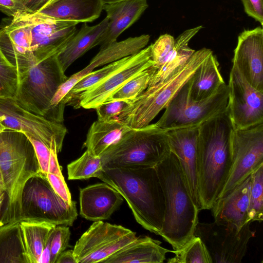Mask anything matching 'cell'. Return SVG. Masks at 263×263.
Listing matches in <instances>:
<instances>
[{"label":"cell","instance_id":"6da1fadb","mask_svg":"<svg viewBox=\"0 0 263 263\" xmlns=\"http://www.w3.org/2000/svg\"><path fill=\"white\" fill-rule=\"evenodd\" d=\"M233 129L227 110L198 127L197 162L201 210L212 208L228 179Z\"/></svg>","mask_w":263,"mask_h":263},{"label":"cell","instance_id":"7a4b0ae2","mask_svg":"<svg viewBox=\"0 0 263 263\" xmlns=\"http://www.w3.org/2000/svg\"><path fill=\"white\" fill-rule=\"evenodd\" d=\"M96 178L121 194L139 224L159 235L164 217L165 200L155 167H103Z\"/></svg>","mask_w":263,"mask_h":263},{"label":"cell","instance_id":"3957f363","mask_svg":"<svg viewBox=\"0 0 263 263\" xmlns=\"http://www.w3.org/2000/svg\"><path fill=\"white\" fill-rule=\"evenodd\" d=\"M155 168L165 200L164 220L159 235L177 250L194 235L199 210L191 197L174 153L171 152Z\"/></svg>","mask_w":263,"mask_h":263},{"label":"cell","instance_id":"277c9868","mask_svg":"<svg viewBox=\"0 0 263 263\" xmlns=\"http://www.w3.org/2000/svg\"><path fill=\"white\" fill-rule=\"evenodd\" d=\"M40 172L34 147L22 132H0L1 189L5 193L1 220L5 224L21 221V199L27 181Z\"/></svg>","mask_w":263,"mask_h":263},{"label":"cell","instance_id":"5b68a950","mask_svg":"<svg viewBox=\"0 0 263 263\" xmlns=\"http://www.w3.org/2000/svg\"><path fill=\"white\" fill-rule=\"evenodd\" d=\"M213 53L208 48L195 51L187 61L166 79L156 85L147 88L129 104L117 117L130 128L145 127L165 108L196 70Z\"/></svg>","mask_w":263,"mask_h":263},{"label":"cell","instance_id":"8992f818","mask_svg":"<svg viewBox=\"0 0 263 263\" xmlns=\"http://www.w3.org/2000/svg\"><path fill=\"white\" fill-rule=\"evenodd\" d=\"M170 153L166 131L153 123L130 128L100 158L103 167H155Z\"/></svg>","mask_w":263,"mask_h":263},{"label":"cell","instance_id":"52a82bcc","mask_svg":"<svg viewBox=\"0 0 263 263\" xmlns=\"http://www.w3.org/2000/svg\"><path fill=\"white\" fill-rule=\"evenodd\" d=\"M68 79L58 55L51 56L20 76L13 99L23 108L45 118L57 90Z\"/></svg>","mask_w":263,"mask_h":263},{"label":"cell","instance_id":"ba28073f","mask_svg":"<svg viewBox=\"0 0 263 263\" xmlns=\"http://www.w3.org/2000/svg\"><path fill=\"white\" fill-rule=\"evenodd\" d=\"M228 98V86L224 83L209 98L194 100L190 97L186 82L155 124L166 131L199 127L206 121L227 111Z\"/></svg>","mask_w":263,"mask_h":263},{"label":"cell","instance_id":"9c48e42d","mask_svg":"<svg viewBox=\"0 0 263 263\" xmlns=\"http://www.w3.org/2000/svg\"><path fill=\"white\" fill-rule=\"evenodd\" d=\"M74 201L69 204L54 192L47 177L39 172L25 184L22 195V220L72 226L78 217Z\"/></svg>","mask_w":263,"mask_h":263},{"label":"cell","instance_id":"30bf717a","mask_svg":"<svg viewBox=\"0 0 263 263\" xmlns=\"http://www.w3.org/2000/svg\"><path fill=\"white\" fill-rule=\"evenodd\" d=\"M252 222L240 230L229 224L200 223L194 235L200 238L211 257L212 263H239L245 256L250 240L255 232L250 229Z\"/></svg>","mask_w":263,"mask_h":263},{"label":"cell","instance_id":"8fae6325","mask_svg":"<svg viewBox=\"0 0 263 263\" xmlns=\"http://www.w3.org/2000/svg\"><path fill=\"white\" fill-rule=\"evenodd\" d=\"M137 238L135 232L122 226L96 221L76 242L73 255L77 263H103Z\"/></svg>","mask_w":263,"mask_h":263},{"label":"cell","instance_id":"7c38bea8","mask_svg":"<svg viewBox=\"0 0 263 263\" xmlns=\"http://www.w3.org/2000/svg\"><path fill=\"white\" fill-rule=\"evenodd\" d=\"M231 160L228 179L218 198L226 195L263 165V123L245 129H233Z\"/></svg>","mask_w":263,"mask_h":263},{"label":"cell","instance_id":"4fadbf2b","mask_svg":"<svg viewBox=\"0 0 263 263\" xmlns=\"http://www.w3.org/2000/svg\"><path fill=\"white\" fill-rule=\"evenodd\" d=\"M0 123L5 129L29 135L50 148L55 143L58 153L62 150L67 132L63 123L29 112L20 106L13 98L0 99Z\"/></svg>","mask_w":263,"mask_h":263},{"label":"cell","instance_id":"5bb4252c","mask_svg":"<svg viewBox=\"0 0 263 263\" xmlns=\"http://www.w3.org/2000/svg\"><path fill=\"white\" fill-rule=\"evenodd\" d=\"M227 113L234 129L263 123V91L252 86L233 64L228 84Z\"/></svg>","mask_w":263,"mask_h":263},{"label":"cell","instance_id":"9a60e30c","mask_svg":"<svg viewBox=\"0 0 263 263\" xmlns=\"http://www.w3.org/2000/svg\"><path fill=\"white\" fill-rule=\"evenodd\" d=\"M31 34V48L36 63L59 55L77 31L78 23L55 19L37 12L24 13Z\"/></svg>","mask_w":263,"mask_h":263},{"label":"cell","instance_id":"2e32d148","mask_svg":"<svg viewBox=\"0 0 263 263\" xmlns=\"http://www.w3.org/2000/svg\"><path fill=\"white\" fill-rule=\"evenodd\" d=\"M151 45L134 55L133 59L122 68L81 93L72 106L95 109L109 101L113 95L128 81L153 66Z\"/></svg>","mask_w":263,"mask_h":263},{"label":"cell","instance_id":"e0dca14e","mask_svg":"<svg viewBox=\"0 0 263 263\" xmlns=\"http://www.w3.org/2000/svg\"><path fill=\"white\" fill-rule=\"evenodd\" d=\"M20 12L0 29V50L17 69L19 77L34 66L36 60L31 48V34L24 13Z\"/></svg>","mask_w":263,"mask_h":263},{"label":"cell","instance_id":"ac0fdd59","mask_svg":"<svg viewBox=\"0 0 263 263\" xmlns=\"http://www.w3.org/2000/svg\"><path fill=\"white\" fill-rule=\"evenodd\" d=\"M171 152L177 157L191 197L201 210L197 162L198 127L166 131Z\"/></svg>","mask_w":263,"mask_h":263},{"label":"cell","instance_id":"d6986e66","mask_svg":"<svg viewBox=\"0 0 263 263\" xmlns=\"http://www.w3.org/2000/svg\"><path fill=\"white\" fill-rule=\"evenodd\" d=\"M247 81L263 91V29L245 30L238 37L232 59Z\"/></svg>","mask_w":263,"mask_h":263},{"label":"cell","instance_id":"ffe728a7","mask_svg":"<svg viewBox=\"0 0 263 263\" xmlns=\"http://www.w3.org/2000/svg\"><path fill=\"white\" fill-rule=\"evenodd\" d=\"M80 214L87 220H106L123 201L121 194L105 182L98 183L80 189Z\"/></svg>","mask_w":263,"mask_h":263},{"label":"cell","instance_id":"44dd1931","mask_svg":"<svg viewBox=\"0 0 263 263\" xmlns=\"http://www.w3.org/2000/svg\"><path fill=\"white\" fill-rule=\"evenodd\" d=\"M149 39L150 36L148 34L130 37L122 41L114 42L100 49L86 67L68 77L59 87V92L66 96L82 78L92 72L95 68L138 53L146 47Z\"/></svg>","mask_w":263,"mask_h":263},{"label":"cell","instance_id":"7402d4cb","mask_svg":"<svg viewBox=\"0 0 263 263\" xmlns=\"http://www.w3.org/2000/svg\"><path fill=\"white\" fill-rule=\"evenodd\" d=\"M251 184L250 175L226 195L216 200L211 209L215 222L231 224L239 230L251 222L248 209Z\"/></svg>","mask_w":263,"mask_h":263},{"label":"cell","instance_id":"603a6c76","mask_svg":"<svg viewBox=\"0 0 263 263\" xmlns=\"http://www.w3.org/2000/svg\"><path fill=\"white\" fill-rule=\"evenodd\" d=\"M148 7L147 0H124L104 4L108 20L107 28L100 39V49L117 41L119 36L135 23Z\"/></svg>","mask_w":263,"mask_h":263},{"label":"cell","instance_id":"cb8c5ba5","mask_svg":"<svg viewBox=\"0 0 263 263\" xmlns=\"http://www.w3.org/2000/svg\"><path fill=\"white\" fill-rule=\"evenodd\" d=\"M103 5L102 0H55L36 12L62 21L92 22L100 16Z\"/></svg>","mask_w":263,"mask_h":263},{"label":"cell","instance_id":"d4e9b609","mask_svg":"<svg viewBox=\"0 0 263 263\" xmlns=\"http://www.w3.org/2000/svg\"><path fill=\"white\" fill-rule=\"evenodd\" d=\"M147 236H139L105 259L103 263H162L172 251Z\"/></svg>","mask_w":263,"mask_h":263},{"label":"cell","instance_id":"484cf974","mask_svg":"<svg viewBox=\"0 0 263 263\" xmlns=\"http://www.w3.org/2000/svg\"><path fill=\"white\" fill-rule=\"evenodd\" d=\"M108 24L107 17L99 24L90 26L86 23L68 42L65 48L58 55V59L65 71L78 58L89 50L99 45Z\"/></svg>","mask_w":263,"mask_h":263},{"label":"cell","instance_id":"4316f807","mask_svg":"<svg viewBox=\"0 0 263 263\" xmlns=\"http://www.w3.org/2000/svg\"><path fill=\"white\" fill-rule=\"evenodd\" d=\"M187 83L190 97L195 101L209 98L225 83L213 53L203 62Z\"/></svg>","mask_w":263,"mask_h":263},{"label":"cell","instance_id":"83f0119b","mask_svg":"<svg viewBox=\"0 0 263 263\" xmlns=\"http://www.w3.org/2000/svg\"><path fill=\"white\" fill-rule=\"evenodd\" d=\"M130 128L117 118L108 121L97 119L89 127L83 146L91 154L100 157Z\"/></svg>","mask_w":263,"mask_h":263},{"label":"cell","instance_id":"f1b7e54d","mask_svg":"<svg viewBox=\"0 0 263 263\" xmlns=\"http://www.w3.org/2000/svg\"><path fill=\"white\" fill-rule=\"evenodd\" d=\"M202 28V26L187 29L175 39V45L170 55L162 67L151 77L147 88L161 82L181 67L195 52L188 45L191 39Z\"/></svg>","mask_w":263,"mask_h":263},{"label":"cell","instance_id":"f546056e","mask_svg":"<svg viewBox=\"0 0 263 263\" xmlns=\"http://www.w3.org/2000/svg\"><path fill=\"white\" fill-rule=\"evenodd\" d=\"M0 263H29L20 221L10 222L0 227Z\"/></svg>","mask_w":263,"mask_h":263},{"label":"cell","instance_id":"4dcf8cb0","mask_svg":"<svg viewBox=\"0 0 263 263\" xmlns=\"http://www.w3.org/2000/svg\"><path fill=\"white\" fill-rule=\"evenodd\" d=\"M55 226L45 221H20L23 239L29 263H39L47 239Z\"/></svg>","mask_w":263,"mask_h":263},{"label":"cell","instance_id":"1f68e13d","mask_svg":"<svg viewBox=\"0 0 263 263\" xmlns=\"http://www.w3.org/2000/svg\"><path fill=\"white\" fill-rule=\"evenodd\" d=\"M134 54L108 64L103 68L96 71H92L84 76L65 96L63 99L62 104L64 106H72L76 99L81 93L128 63L133 59Z\"/></svg>","mask_w":263,"mask_h":263},{"label":"cell","instance_id":"d6a6232c","mask_svg":"<svg viewBox=\"0 0 263 263\" xmlns=\"http://www.w3.org/2000/svg\"><path fill=\"white\" fill-rule=\"evenodd\" d=\"M175 256L169 258V263H212L211 257L203 242L194 235L178 249L172 251Z\"/></svg>","mask_w":263,"mask_h":263},{"label":"cell","instance_id":"836d02e7","mask_svg":"<svg viewBox=\"0 0 263 263\" xmlns=\"http://www.w3.org/2000/svg\"><path fill=\"white\" fill-rule=\"evenodd\" d=\"M69 180L87 179L96 177L103 169L100 157L86 151L78 159L67 165Z\"/></svg>","mask_w":263,"mask_h":263},{"label":"cell","instance_id":"e575fe53","mask_svg":"<svg viewBox=\"0 0 263 263\" xmlns=\"http://www.w3.org/2000/svg\"><path fill=\"white\" fill-rule=\"evenodd\" d=\"M156 70L152 66L144 70L119 88L110 100H132L137 98L148 87L149 80Z\"/></svg>","mask_w":263,"mask_h":263},{"label":"cell","instance_id":"d590c367","mask_svg":"<svg viewBox=\"0 0 263 263\" xmlns=\"http://www.w3.org/2000/svg\"><path fill=\"white\" fill-rule=\"evenodd\" d=\"M248 217L251 222L263 219V165L252 174Z\"/></svg>","mask_w":263,"mask_h":263},{"label":"cell","instance_id":"8d00e7d4","mask_svg":"<svg viewBox=\"0 0 263 263\" xmlns=\"http://www.w3.org/2000/svg\"><path fill=\"white\" fill-rule=\"evenodd\" d=\"M18 84L17 69L7 60L0 50V99L14 98Z\"/></svg>","mask_w":263,"mask_h":263},{"label":"cell","instance_id":"74e56055","mask_svg":"<svg viewBox=\"0 0 263 263\" xmlns=\"http://www.w3.org/2000/svg\"><path fill=\"white\" fill-rule=\"evenodd\" d=\"M174 45V37L168 34L160 35L151 44V59L154 63L153 67L158 69L163 66L172 53Z\"/></svg>","mask_w":263,"mask_h":263},{"label":"cell","instance_id":"f35d334b","mask_svg":"<svg viewBox=\"0 0 263 263\" xmlns=\"http://www.w3.org/2000/svg\"><path fill=\"white\" fill-rule=\"evenodd\" d=\"M69 228L67 226H56L52 231L50 263H55L60 254L66 250L70 237Z\"/></svg>","mask_w":263,"mask_h":263},{"label":"cell","instance_id":"ab89813d","mask_svg":"<svg viewBox=\"0 0 263 263\" xmlns=\"http://www.w3.org/2000/svg\"><path fill=\"white\" fill-rule=\"evenodd\" d=\"M129 103L130 100H110L102 103L95 108L98 120L108 121L117 118Z\"/></svg>","mask_w":263,"mask_h":263},{"label":"cell","instance_id":"60d3db41","mask_svg":"<svg viewBox=\"0 0 263 263\" xmlns=\"http://www.w3.org/2000/svg\"><path fill=\"white\" fill-rule=\"evenodd\" d=\"M25 135L34 147L39 163L40 172L46 176L48 171L50 148L41 141L29 135Z\"/></svg>","mask_w":263,"mask_h":263},{"label":"cell","instance_id":"b9f144b4","mask_svg":"<svg viewBox=\"0 0 263 263\" xmlns=\"http://www.w3.org/2000/svg\"><path fill=\"white\" fill-rule=\"evenodd\" d=\"M46 177L55 193L64 201L70 204L73 200L64 176L48 173Z\"/></svg>","mask_w":263,"mask_h":263},{"label":"cell","instance_id":"7bdbcfd3","mask_svg":"<svg viewBox=\"0 0 263 263\" xmlns=\"http://www.w3.org/2000/svg\"><path fill=\"white\" fill-rule=\"evenodd\" d=\"M245 12L263 25V0H241Z\"/></svg>","mask_w":263,"mask_h":263},{"label":"cell","instance_id":"ee69618b","mask_svg":"<svg viewBox=\"0 0 263 263\" xmlns=\"http://www.w3.org/2000/svg\"><path fill=\"white\" fill-rule=\"evenodd\" d=\"M0 11L12 18L20 12H30L21 0H0Z\"/></svg>","mask_w":263,"mask_h":263},{"label":"cell","instance_id":"f6af8a7d","mask_svg":"<svg viewBox=\"0 0 263 263\" xmlns=\"http://www.w3.org/2000/svg\"><path fill=\"white\" fill-rule=\"evenodd\" d=\"M57 154V144L54 143L50 147L48 173L62 176L63 175L61 167L58 162Z\"/></svg>","mask_w":263,"mask_h":263},{"label":"cell","instance_id":"bcb514c9","mask_svg":"<svg viewBox=\"0 0 263 263\" xmlns=\"http://www.w3.org/2000/svg\"><path fill=\"white\" fill-rule=\"evenodd\" d=\"M55 0H22L30 13L37 12Z\"/></svg>","mask_w":263,"mask_h":263},{"label":"cell","instance_id":"7dc6e473","mask_svg":"<svg viewBox=\"0 0 263 263\" xmlns=\"http://www.w3.org/2000/svg\"><path fill=\"white\" fill-rule=\"evenodd\" d=\"M53 230V229H52ZM52 231L50 232L47 239L46 245L42 253L39 263H50L51 257V241L52 238Z\"/></svg>","mask_w":263,"mask_h":263},{"label":"cell","instance_id":"c3c4849f","mask_svg":"<svg viewBox=\"0 0 263 263\" xmlns=\"http://www.w3.org/2000/svg\"><path fill=\"white\" fill-rule=\"evenodd\" d=\"M55 263H77L73 250H65L58 256Z\"/></svg>","mask_w":263,"mask_h":263},{"label":"cell","instance_id":"681fc988","mask_svg":"<svg viewBox=\"0 0 263 263\" xmlns=\"http://www.w3.org/2000/svg\"><path fill=\"white\" fill-rule=\"evenodd\" d=\"M5 199V193L4 191L1 189H0V227L3 226L4 223L2 222L1 220V216H2V210L4 203Z\"/></svg>","mask_w":263,"mask_h":263},{"label":"cell","instance_id":"f907efd6","mask_svg":"<svg viewBox=\"0 0 263 263\" xmlns=\"http://www.w3.org/2000/svg\"><path fill=\"white\" fill-rule=\"evenodd\" d=\"M122 1H124V0H102L104 5L114 3H116V2Z\"/></svg>","mask_w":263,"mask_h":263},{"label":"cell","instance_id":"816d5d0a","mask_svg":"<svg viewBox=\"0 0 263 263\" xmlns=\"http://www.w3.org/2000/svg\"><path fill=\"white\" fill-rule=\"evenodd\" d=\"M5 127L0 123V132L5 130Z\"/></svg>","mask_w":263,"mask_h":263},{"label":"cell","instance_id":"f5cc1de1","mask_svg":"<svg viewBox=\"0 0 263 263\" xmlns=\"http://www.w3.org/2000/svg\"><path fill=\"white\" fill-rule=\"evenodd\" d=\"M1 181H0V189H1Z\"/></svg>","mask_w":263,"mask_h":263},{"label":"cell","instance_id":"db71d44e","mask_svg":"<svg viewBox=\"0 0 263 263\" xmlns=\"http://www.w3.org/2000/svg\"><path fill=\"white\" fill-rule=\"evenodd\" d=\"M22 1V0H21Z\"/></svg>","mask_w":263,"mask_h":263}]
</instances>
